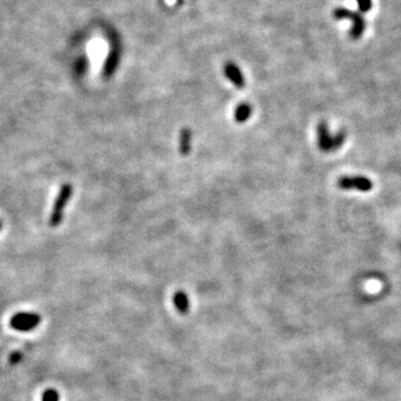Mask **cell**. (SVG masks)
<instances>
[{
	"label": "cell",
	"instance_id": "3957f363",
	"mask_svg": "<svg viewBox=\"0 0 401 401\" xmlns=\"http://www.w3.org/2000/svg\"><path fill=\"white\" fill-rule=\"evenodd\" d=\"M343 142H345V135L340 134L337 136H331L326 123H320L318 126V143L320 149L326 153L332 152V150L341 147Z\"/></svg>",
	"mask_w": 401,
	"mask_h": 401
},
{
	"label": "cell",
	"instance_id": "52a82bcc",
	"mask_svg": "<svg viewBox=\"0 0 401 401\" xmlns=\"http://www.w3.org/2000/svg\"><path fill=\"white\" fill-rule=\"evenodd\" d=\"M225 75L227 78L238 88H242L245 85L244 77H243L242 73L240 72V69L237 66H234V65H227L225 67Z\"/></svg>",
	"mask_w": 401,
	"mask_h": 401
},
{
	"label": "cell",
	"instance_id": "6da1fadb",
	"mask_svg": "<svg viewBox=\"0 0 401 401\" xmlns=\"http://www.w3.org/2000/svg\"><path fill=\"white\" fill-rule=\"evenodd\" d=\"M73 192H74V188L71 184L61 185L58 194L54 200L53 209L49 215V225L52 227H57L63 222L64 212L66 210L68 202L72 199Z\"/></svg>",
	"mask_w": 401,
	"mask_h": 401
},
{
	"label": "cell",
	"instance_id": "8992f818",
	"mask_svg": "<svg viewBox=\"0 0 401 401\" xmlns=\"http://www.w3.org/2000/svg\"><path fill=\"white\" fill-rule=\"evenodd\" d=\"M192 130L190 128H184L181 130L179 137V149L182 155H188L192 149Z\"/></svg>",
	"mask_w": 401,
	"mask_h": 401
},
{
	"label": "cell",
	"instance_id": "7a4b0ae2",
	"mask_svg": "<svg viewBox=\"0 0 401 401\" xmlns=\"http://www.w3.org/2000/svg\"><path fill=\"white\" fill-rule=\"evenodd\" d=\"M41 317L34 312H18L10 319V327L19 332H29L40 325Z\"/></svg>",
	"mask_w": 401,
	"mask_h": 401
},
{
	"label": "cell",
	"instance_id": "277c9868",
	"mask_svg": "<svg viewBox=\"0 0 401 401\" xmlns=\"http://www.w3.org/2000/svg\"><path fill=\"white\" fill-rule=\"evenodd\" d=\"M338 186L341 190H356L359 192H369L373 188V183L368 177L357 176H341L338 180Z\"/></svg>",
	"mask_w": 401,
	"mask_h": 401
},
{
	"label": "cell",
	"instance_id": "ba28073f",
	"mask_svg": "<svg viewBox=\"0 0 401 401\" xmlns=\"http://www.w3.org/2000/svg\"><path fill=\"white\" fill-rule=\"evenodd\" d=\"M173 302H174V306L177 311L181 312L182 314L187 313L188 310H190V299H188L187 294L184 291L175 292Z\"/></svg>",
	"mask_w": 401,
	"mask_h": 401
},
{
	"label": "cell",
	"instance_id": "9c48e42d",
	"mask_svg": "<svg viewBox=\"0 0 401 401\" xmlns=\"http://www.w3.org/2000/svg\"><path fill=\"white\" fill-rule=\"evenodd\" d=\"M252 111H253L252 106L249 105V104H246V103L240 104L234 111L235 121H237V123L246 122L248 119H250L251 115H252Z\"/></svg>",
	"mask_w": 401,
	"mask_h": 401
},
{
	"label": "cell",
	"instance_id": "7c38bea8",
	"mask_svg": "<svg viewBox=\"0 0 401 401\" xmlns=\"http://www.w3.org/2000/svg\"><path fill=\"white\" fill-rule=\"evenodd\" d=\"M357 2L362 11H368L371 7V0H357Z\"/></svg>",
	"mask_w": 401,
	"mask_h": 401
},
{
	"label": "cell",
	"instance_id": "5b68a950",
	"mask_svg": "<svg viewBox=\"0 0 401 401\" xmlns=\"http://www.w3.org/2000/svg\"><path fill=\"white\" fill-rule=\"evenodd\" d=\"M335 16L338 18H349L350 20H352L354 22L353 25V36L354 37H359L360 34L364 32V26L365 22L362 20V18L358 15L351 13L349 10L346 9H338L335 10Z\"/></svg>",
	"mask_w": 401,
	"mask_h": 401
},
{
	"label": "cell",
	"instance_id": "4fadbf2b",
	"mask_svg": "<svg viewBox=\"0 0 401 401\" xmlns=\"http://www.w3.org/2000/svg\"><path fill=\"white\" fill-rule=\"evenodd\" d=\"M1 229H2V222L0 221V231H1Z\"/></svg>",
	"mask_w": 401,
	"mask_h": 401
},
{
	"label": "cell",
	"instance_id": "8fae6325",
	"mask_svg": "<svg viewBox=\"0 0 401 401\" xmlns=\"http://www.w3.org/2000/svg\"><path fill=\"white\" fill-rule=\"evenodd\" d=\"M21 359H22V354L20 352H18V351H16V352H13L10 354L9 362L11 365H17L18 362L21 361Z\"/></svg>",
	"mask_w": 401,
	"mask_h": 401
},
{
	"label": "cell",
	"instance_id": "30bf717a",
	"mask_svg": "<svg viewBox=\"0 0 401 401\" xmlns=\"http://www.w3.org/2000/svg\"><path fill=\"white\" fill-rule=\"evenodd\" d=\"M41 401H59V393L56 389H47L42 392Z\"/></svg>",
	"mask_w": 401,
	"mask_h": 401
}]
</instances>
